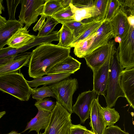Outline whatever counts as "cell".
<instances>
[{
    "label": "cell",
    "instance_id": "34",
    "mask_svg": "<svg viewBox=\"0 0 134 134\" xmlns=\"http://www.w3.org/2000/svg\"><path fill=\"white\" fill-rule=\"evenodd\" d=\"M109 0H94V4L99 10L98 18L100 20H105Z\"/></svg>",
    "mask_w": 134,
    "mask_h": 134
},
{
    "label": "cell",
    "instance_id": "3",
    "mask_svg": "<svg viewBox=\"0 0 134 134\" xmlns=\"http://www.w3.org/2000/svg\"><path fill=\"white\" fill-rule=\"evenodd\" d=\"M31 88L21 73L16 72L0 75V90L20 100H29Z\"/></svg>",
    "mask_w": 134,
    "mask_h": 134
},
{
    "label": "cell",
    "instance_id": "22",
    "mask_svg": "<svg viewBox=\"0 0 134 134\" xmlns=\"http://www.w3.org/2000/svg\"><path fill=\"white\" fill-rule=\"evenodd\" d=\"M72 74L65 73L48 75L47 76L34 79L33 80L27 81L31 87H37L43 85H51L59 82L68 77Z\"/></svg>",
    "mask_w": 134,
    "mask_h": 134
},
{
    "label": "cell",
    "instance_id": "29",
    "mask_svg": "<svg viewBox=\"0 0 134 134\" xmlns=\"http://www.w3.org/2000/svg\"><path fill=\"white\" fill-rule=\"evenodd\" d=\"M46 21L37 36V37H44L47 36L52 33L55 26L59 23L51 16L46 17Z\"/></svg>",
    "mask_w": 134,
    "mask_h": 134
},
{
    "label": "cell",
    "instance_id": "6",
    "mask_svg": "<svg viewBox=\"0 0 134 134\" xmlns=\"http://www.w3.org/2000/svg\"><path fill=\"white\" fill-rule=\"evenodd\" d=\"M57 102L70 113H72V96L78 87L77 80L67 77L49 85Z\"/></svg>",
    "mask_w": 134,
    "mask_h": 134
},
{
    "label": "cell",
    "instance_id": "46",
    "mask_svg": "<svg viewBox=\"0 0 134 134\" xmlns=\"http://www.w3.org/2000/svg\"><path fill=\"white\" fill-rule=\"evenodd\" d=\"M84 134H94L91 130H87L85 132Z\"/></svg>",
    "mask_w": 134,
    "mask_h": 134
},
{
    "label": "cell",
    "instance_id": "1",
    "mask_svg": "<svg viewBox=\"0 0 134 134\" xmlns=\"http://www.w3.org/2000/svg\"><path fill=\"white\" fill-rule=\"evenodd\" d=\"M70 49L51 43L40 45L31 52L28 63L29 76L34 79L47 75L52 67L70 55Z\"/></svg>",
    "mask_w": 134,
    "mask_h": 134
},
{
    "label": "cell",
    "instance_id": "2",
    "mask_svg": "<svg viewBox=\"0 0 134 134\" xmlns=\"http://www.w3.org/2000/svg\"><path fill=\"white\" fill-rule=\"evenodd\" d=\"M113 37L111 23L105 20L96 32L77 44L74 53L77 57L84 58L96 49L107 44Z\"/></svg>",
    "mask_w": 134,
    "mask_h": 134
},
{
    "label": "cell",
    "instance_id": "26",
    "mask_svg": "<svg viewBox=\"0 0 134 134\" xmlns=\"http://www.w3.org/2000/svg\"><path fill=\"white\" fill-rule=\"evenodd\" d=\"M31 91L32 98L37 101L47 97L55 98L53 92L49 86L44 85L39 88H31Z\"/></svg>",
    "mask_w": 134,
    "mask_h": 134
},
{
    "label": "cell",
    "instance_id": "35",
    "mask_svg": "<svg viewBox=\"0 0 134 134\" xmlns=\"http://www.w3.org/2000/svg\"><path fill=\"white\" fill-rule=\"evenodd\" d=\"M21 0H6L9 20H16L15 17L16 9Z\"/></svg>",
    "mask_w": 134,
    "mask_h": 134
},
{
    "label": "cell",
    "instance_id": "27",
    "mask_svg": "<svg viewBox=\"0 0 134 134\" xmlns=\"http://www.w3.org/2000/svg\"><path fill=\"white\" fill-rule=\"evenodd\" d=\"M51 17L62 24L74 20L73 14L69 5L53 14Z\"/></svg>",
    "mask_w": 134,
    "mask_h": 134
},
{
    "label": "cell",
    "instance_id": "9",
    "mask_svg": "<svg viewBox=\"0 0 134 134\" xmlns=\"http://www.w3.org/2000/svg\"><path fill=\"white\" fill-rule=\"evenodd\" d=\"M115 45L112 48L107 59L104 64L96 70L93 71V90L98 95L105 97L106 91L110 63L113 55L116 52Z\"/></svg>",
    "mask_w": 134,
    "mask_h": 134
},
{
    "label": "cell",
    "instance_id": "11",
    "mask_svg": "<svg viewBox=\"0 0 134 134\" xmlns=\"http://www.w3.org/2000/svg\"><path fill=\"white\" fill-rule=\"evenodd\" d=\"M115 43L114 40H111L107 44L98 48L84 57L87 65L93 71L104 64Z\"/></svg>",
    "mask_w": 134,
    "mask_h": 134
},
{
    "label": "cell",
    "instance_id": "5",
    "mask_svg": "<svg viewBox=\"0 0 134 134\" xmlns=\"http://www.w3.org/2000/svg\"><path fill=\"white\" fill-rule=\"evenodd\" d=\"M71 114L57 102L43 134H70Z\"/></svg>",
    "mask_w": 134,
    "mask_h": 134
},
{
    "label": "cell",
    "instance_id": "50",
    "mask_svg": "<svg viewBox=\"0 0 134 134\" xmlns=\"http://www.w3.org/2000/svg\"><path fill=\"white\" fill-rule=\"evenodd\" d=\"M1 16V15H0V17Z\"/></svg>",
    "mask_w": 134,
    "mask_h": 134
},
{
    "label": "cell",
    "instance_id": "48",
    "mask_svg": "<svg viewBox=\"0 0 134 134\" xmlns=\"http://www.w3.org/2000/svg\"><path fill=\"white\" fill-rule=\"evenodd\" d=\"M21 133H18L16 132L15 131H12L9 133L7 134H20Z\"/></svg>",
    "mask_w": 134,
    "mask_h": 134
},
{
    "label": "cell",
    "instance_id": "38",
    "mask_svg": "<svg viewBox=\"0 0 134 134\" xmlns=\"http://www.w3.org/2000/svg\"><path fill=\"white\" fill-rule=\"evenodd\" d=\"M87 130L86 127L81 124H72L70 129V134H84Z\"/></svg>",
    "mask_w": 134,
    "mask_h": 134
},
{
    "label": "cell",
    "instance_id": "7",
    "mask_svg": "<svg viewBox=\"0 0 134 134\" xmlns=\"http://www.w3.org/2000/svg\"><path fill=\"white\" fill-rule=\"evenodd\" d=\"M116 53L122 68L134 67V27L130 25L129 31L116 49Z\"/></svg>",
    "mask_w": 134,
    "mask_h": 134
},
{
    "label": "cell",
    "instance_id": "40",
    "mask_svg": "<svg viewBox=\"0 0 134 134\" xmlns=\"http://www.w3.org/2000/svg\"><path fill=\"white\" fill-rule=\"evenodd\" d=\"M72 0H61L62 4L64 8H65L69 5L71 3Z\"/></svg>",
    "mask_w": 134,
    "mask_h": 134
},
{
    "label": "cell",
    "instance_id": "49",
    "mask_svg": "<svg viewBox=\"0 0 134 134\" xmlns=\"http://www.w3.org/2000/svg\"><path fill=\"white\" fill-rule=\"evenodd\" d=\"M37 134H43V133H38Z\"/></svg>",
    "mask_w": 134,
    "mask_h": 134
},
{
    "label": "cell",
    "instance_id": "19",
    "mask_svg": "<svg viewBox=\"0 0 134 134\" xmlns=\"http://www.w3.org/2000/svg\"><path fill=\"white\" fill-rule=\"evenodd\" d=\"M85 20V21L82 22L85 23L82 32L74 41L70 48L74 47L78 42L96 32L105 21V20H100L98 18Z\"/></svg>",
    "mask_w": 134,
    "mask_h": 134
},
{
    "label": "cell",
    "instance_id": "4",
    "mask_svg": "<svg viewBox=\"0 0 134 134\" xmlns=\"http://www.w3.org/2000/svg\"><path fill=\"white\" fill-rule=\"evenodd\" d=\"M124 69L119 63L116 52L111 60L105 99L107 106H114L119 97H125L120 85V74Z\"/></svg>",
    "mask_w": 134,
    "mask_h": 134
},
{
    "label": "cell",
    "instance_id": "45",
    "mask_svg": "<svg viewBox=\"0 0 134 134\" xmlns=\"http://www.w3.org/2000/svg\"><path fill=\"white\" fill-rule=\"evenodd\" d=\"M114 38V41L115 42H117L120 43L121 42L122 39L119 36L116 37Z\"/></svg>",
    "mask_w": 134,
    "mask_h": 134
},
{
    "label": "cell",
    "instance_id": "12",
    "mask_svg": "<svg viewBox=\"0 0 134 134\" xmlns=\"http://www.w3.org/2000/svg\"><path fill=\"white\" fill-rule=\"evenodd\" d=\"M122 90L130 106L134 109V67L123 70L120 74Z\"/></svg>",
    "mask_w": 134,
    "mask_h": 134
},
{
    "label": "cell",
    "instance_id": "36",
    "mask_svg": "<svg viewBox=\"0 0 134 134\" xmlns=\"http://www.w3.org/2000/svg\"><path fill=\"white\" fill-rule=\"evenodd\" d=\"M94 0H72L71 3L75 7L82 8L94 5Z\"/></svg>",
    "mask_w": 134,
    "mask_h": 134
},
{
    "label": "cell",
    "instance_id": "20",
    "mask_svg": "<svg viewBox=\"0 0 134 134\" xmlns=\"http://www.w3.org/2000/svg\"><path fill=\"white\" fill-rule=\"evenodd\" d=\"M18 20H7L0 26V49L7 44L8 40L19 28L23 27Z\"/></svg>",
    "mask_w": 134,
    "mask_h": 134
},
{
    "label": "cell",
    "instance_id": "44",
    "mask_svg": "<svg viewBox=\"0 0 134 134\" xmlns=\"http://www.w3.org/2000/svg\"><path fill=\"white\" fill-rule=\"evenodd\" d=\"M3 2V0H0V15L2 14V11H4V8L2 4Z\"/></svg>",
    "mask_w": 134,
    "mask_h": 134
},
{
    "label": "cell",
    "instance_id": "21",
    "mask_svg": "<svg viewBox=\"0 0 134 134\" xmlns=\"http://www.w3.org/2000/svg\"><path fill=\"white\" fill-rule=\"evenodd\" d=\"M69 5L73 14L74 20L76 21H81L84 19H96L98 18L100 14L99 10L94 5L82 8L76 7L71 3Z\"/></svg>",
    "mask_w": 134,
    "mask_h": 134
},
{
    "label": "cell",
    "instance_id": "25",
    "mask_svg": "<svg viewBox=\"0 0 134 134\" xmlns=\"http://www.w3.org/2000/svg\"><path fill=\"white\" fill-rule=\"evenodd\" d=\"M61 0H46L44 4L42 14L46 17L53 14L64 8Z\"/></svg>",
    "mask_w": 134,
    "mask_h": 134
},
{
    "label": "cell",
    "instance_id": "43",
    "mask_svg": "<svg viewBox=\"0 0 134 134\" xmlns=\"http://www.w3.org/2000/svg\"><path fill=\"white\" fill-rule=\"evenodd\" d=\"M7 21L5 18L2 16L0 17V26L5 24Z\"/></svg>",
    "mask_w": 134,
    "mask_h": 134
},
{
    "label": "cell",
    "instance_id": "8",
    "mask_svg": "<svg viewBox=\"0 0 134 134\" xmlns=\"http://www.w3.org/2000/svg\"><path fill=\"white\" fill-rule=\"evenodd\" d=\"M45 0H21V8L18 21L27 27L37 20L42 15Z\"/></svg>",
    "mask_w": 134,
    "mask_h": 134
},
{
    "label": "cell",
    "instance_id": "41",
    "mask_svg": "<svg viewBox=\"0 0 134 134\" xmlns=\"http://www.w3.org/2000/svg\"><path fill=\"white\" fill-rule=\"evenodd\" d=\"M0 59V65L4 64L14 58L16 55Z\"/></svg>",
    "mask_w": 134,
    "mask_h": 134
},
{
    "label": "cell",
    "instance_id": "47",
    "mask_svg": "<svg viewBox=\"0 0 134 134\" xmlns=\"http://www.w3.org/2000/svg\"><path fill=\"white\" fill-rule=\"evenodd\" d=\"M6 112L5 111H3L0 112V119L5 114Z\"/></svg>",
    "mask_w": 134,
    "mask_h": 134
},
{
    "label": "cell",
    "instance_id": "17",
    "mask_svg": "<svg viewBox=\"0 0 134 134\" xmlns=\"http://www.w3.org/2000/svg\"><path fill=\"white\" fill-rule=\"evenodd\" d=\"M81 64V63L70 55L52 67L47 75L65 73L74 74L80 69Z\"/></svg>",
    "mask_w": 134,
    "mask_h": 134
},
{
    "label": "cell",
    "instance_id": "24",
    "mask_svg": "<svg viewBox=\"0 0 134 134\" xmlns=\"http://www.w3.org/2000/svg\"><path fill=\"white\" fill-rule=\"evenodd\" d=\"M100 109L106 126L114 125L119 120L120 116L114 108L101 106Z\"/></svg>",
    "mask_w": 134,
    "mask_h": 134
},
{
    "label": "cell",
    "instance_id": "32",
    "mask_svg": "<svg viewBox=\"0 0 134 134\" xmlns=\"http://www.w3.org/2000/svg\"><path fill=\"white\" fill-rule=\"evenodd\" d=\"M56 104V102L52 101L49 98H46L37 101L34 105L38 110L51 113L55 108Z\"/></svg>",
    "mask_w": 134,
    "mask_h": 134
},
{
    "label": "cell",
    "instance_id": "37",
    "mask_svg": "<svg viewBox=\"0 0 134 134\" xmlns=\"http://www.w3.org/2000/svg\"><path fill=\"white\" fill-rule=\"evenodd\" d=\"M104 134H129L125 131L122 130L118 126H111L106 127Z\"/></svg>",
    "mask_w": 134,
    "mask_h": 134
},
{
    "label": "cell",
    "instance_id": "14",
    "mask_svg": "<svg viewBox=\"0 0 134 134\" xmlns=\"http://www.w3.org/2000/svg\"><path fill=\"white\" fill-rule=\"evenodd\" d=\"M28 28L25 26L19 29L8 40L7 45L12 48H19L34 42L36 36L30 34Z\"/></svg>",
    "mask_w": 134,
    "mask_h": 134
},
{
    "label": "cell",
    "instance_id": "23",
    "mask_svg": "<svg viewBox=\"0 0 134 134\" xmlns=\"http://www.w3.org/2000/svg\"><path fill=\"white\" fill-rule=\"evenodd\" d=\"M58 32L59 41L57 45L64 47H70L75 40L71 31L66 25L63 24Z\"/></svg>",
    "mask_w": 134,
    "mask_h": 134
},
{
    "label": "cell",
    "instance_id": "28",
    "mask_svg": "<svg viewBox=\"0 0 134 134\" xmlns=\"http://www.w3.org/2000/svg\"><path fill=\"white\" fill-rule=\"evenodd\" d=\"M32 47L31 43L23 47L15 48L8 47L0 49V59L12 57L23 53Z\"/></svg>",
    "mask_w": 134,
    "mask_h": 134
},
{
    "label": "cell",
    "instance_id": "13",
    "mask_svg": "<svg viewBox=\"0 0 134 134\" xmlns=\"http://www.w3.org/2000/svg\"><path fill=\"white\" fill-rule=\"evenodd\" d=\"M98 95L92 101L91 105L90 122L91 131L94 134H104L106 127L100 109Z\"/></svg>",
    "mask_w": 134,
    "mask_h": 134
},
{
    "label": "cell",
    "instance_id": "15",
    "mask_svg": "<svg viewBox=\"0 0 134 134\" xmlns=\"http://www.w3.org/2000/svg\"><path fill=\"white\" fill-rule=\"evenodd\" d=\"M31 52L22 53L8 62L0 65V75L17 72L28 64Z\"/></svg>",
    "mask_w": 134,
    "mask_h": 134
},
{
    "label": "cell",
    "instance_id": "18",
    "mask_svg": "<svg viewBox=\"0 0 134 134\" xmlns=\"http://www.w3.org/2000/svg\"><path fill=\"white\" fill-rule=\"evenodd\" d=\"M36 116L27 123L25 130L22 132L29 129V132L35 131L38 133L43 129L45 130L47 127L49 122L51 113L38 110Z\"/></svg>",
    "mask_w": 134,
    "mask_h": 134
},
{
    "label": "cell",
    "instance_id": "42",
    "mask_svg": "<svg viewBox=\"0 0 134 134\" xmlns=\"http://www.w3.org/2000/svg\"><path fill=\"white\" fill-rule=\"evenodd\" d=\"M127 19L129 24L134 26V16H131L127 17Z\"/></svg>",
    "mask_w": 134,
    "mask_h": 134
},
{
    "label": "cell",
    "instance_id": "30",
    "mask_svg": "<svg viewBox=\"0 0 134 134\" xmlns=\"http://www.w3.org/2000/svg\"><path fill=\"white\" fill-rule=\"evenodd\" d=\"M120 7L119 0H109L105 20H111L119 11Z\"/></svg>",
    "mask_w": 134,
    "mask_h": 134
},
{
    "label": "cell",
    "instance_id": "16",
    "mask_svg": "<svg viewBox=\"0 0 134 134\" xmlns=\"http://www.w3.org/2000/svg\"><path fill=\"white\" fill-rule=\"evenodd\" d=\"M110 21L114 38L119 36L121 39L123 38L128 32L130 26L127 15L120 9L117 14Z\"/></svg>",
    "mask_w": 134,
    "mask_h": 134
},
{
    "label": "cell",
    "instance_id": "31",
    "mask_svg": "<svg viewBox=\"0 0 134 134\" xmlns=\"http://www.w3.org/2000/svg\"><path fill=\"white\" fill-rule=\"evenodd\" d=\"M63 24L66 25L71 31L74 37L75 40L82 32L85 23L74 20Z\"/></svg>",
    "mask_w": 134,
    "mask_h": 134
},
{
    "label": "cell",
    "instance_id": "10",
    "mask_svg": "<svg viewBox=\"0 0 134 134\" xmlns=\"http://www.w3.org/2000/svg\"><path fill=\"white\" fill-rule=\"evenodd\" d=\"M97 95L93 90L82 92L79 94L72 106L73 112L79 116L81 123L84 124L90 118L91 103L93 100L97 98Z\"/></svg>",
    "mask_w": 134,
    "mask_h": 134
},
{
    "label": "cell",
    "instance_id": "33",
    "mask_svg": "<svg viewBox=\"0 0 134 134\" xmlns=\"http://www.w3.org/2000/svg\"><path fill=\"white\" fill-rule=\"evenodd\" d=\"M120 9L127 17L134 16V0H119Z\"/></svg>",
    "mask_w": 134,
    "mask_h": 134
},
{
    "label": "cell",
    "instance_id": "39",
    "mask_svg": "<svg viewBox=\"0 0 134 134\" xmlns=\"http://www.w3.org/2000/svg\"><path fill=\"white\" fill-rule=\"evenodd\" d=\"M46 16L44 15H41V17L33 28L35 31H40L41 29L45 23Z\"/></svg>",
    "mask_w": 134,
    "mask_h": 134
}]
</instances>
